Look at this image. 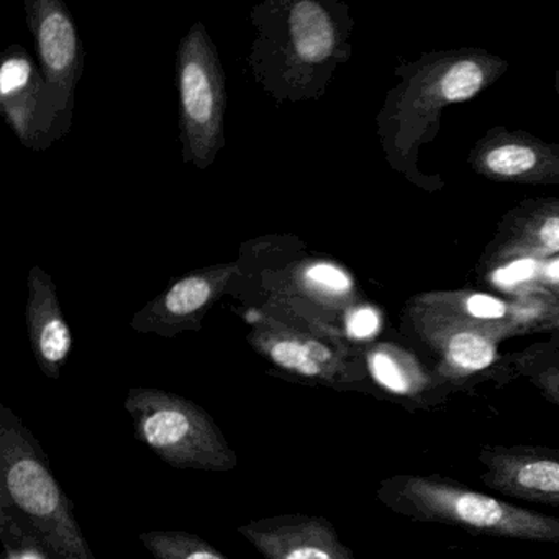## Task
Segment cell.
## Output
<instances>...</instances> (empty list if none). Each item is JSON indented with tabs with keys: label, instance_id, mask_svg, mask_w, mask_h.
Returning <instances> with one entry per match:
<instances>
[{
	"label": "cell",
	"instance_id": "30bf717a",
	"mask_svg": "<svg viewBox=\"0 0 559 559\" xmlns=\"http://www.w3.org/2000/svg\"><path fill=\"white\" fill-rule=\"evenodd\" d=\"M435 346L443 361V372L451 379L479 374L497 361L492 336L474 329H454L435 336Z\"/></svg>",
	"mask_w": 559,
	"mask_h": 559
},
{
	"label": "cell",
	"instance_id": "2e32d148",
	"mask_svg": "<svg viewBox=\"0 0 559 559\" xmlns=\"http://www.w3.org/2000/svg\"><path fill=\"white\" fill-rule=\"evenodd\" d=\"M484 70L476 61L463 60L451 64L440 83H438V96L444 104L466 103L473 99L483 90Z\"/></svg>",
	"mask_w": 559,
	"mask_h": 559
},
{
	"label": "cell",
	"instance_id": "5bb4252c",
	"mask_svg": "<svg viewBox=\"0 0 559 559\" xmlns=\"http://www.w3.org/2000/svg\"><path fill=\"white\" fill-rule=\"evenodd\" d=\"M140 542L155 559H228L211 543L179 530L140 533Z\"/></svg>",
	"mask_w": 559,
	"mask_h": 559
},
{
	"label": "cell",
	"instance_id": "9c48e42d",
	"mask_svg": "<svg viewBox=\"0 0 559 559\" xmlns=\"http://www.w3.org/2000/svg\"><path fill=\"white\" fill-rule=\"evenodd\" d=\"M27 317L32 346L41 371L48 378H60L61 366L70 355L73 338L58 306L55 286L40 267L31 273Z\"/></svg>",
	"mask_w": 559,
	"mask_h": 559
},
{
	"label": "cell",
	"instance_id": "d4e9b609",
	"mask_svg": "<svg viewBox=\"0 0 559 559\" xmlns=\"http://www.w3.org/2000/svg\"><path fill=\"white\" fill-rule=\"evenodd\" d=\"M545 276L551 281H559V260L552 261L546 266Z\"/></svg>",
	"mask_w": 559,
	"mask_h": 559
},
{
	"label": "cell",
	"instance_id": "5b68a950",
	"mask_svg": "<svg viewBox=\"0 0 559 559\" xmlns=\"http://www.w3.org/2000/svg\"><path fill=\"white\" fill-rule=\"evenodd\" d=\"M480 479L489 489L525 500L559 507V450L543 447H484Z\"/></svg>",
	"mask_w": 559,
	"mask_h": 559
},
{
	"label": "cell",
	"instance_id": "277c9868",
	"mask_svg": "<svg viewBox=\"0 0 559 559\" xmlns=\"http://www.w3.org/2000/svg\"><path fill=\"white\" fill-rule=\"evenodd\" d=\"M179 96L186 152L195 165L205 168L222 146L225 94L214 47L202 25H195L182 41Z\"/></svg>",
	"mask_w": 559,
	"mask_h": 559
},
{
	"label": "cell",
	"instance_id": "d6986e66",
	"mask_svg": "<svg viewBox=\"0 0 559 559\" xmlns=\"http://www.w3.org/2000/svg\"><path fill=\"white\" fill-rule=\"evenodd\" d=\"M304 283L317 294L330 297H343L353 290V281L348 273L332 263H313L302 274Z\"/></svg>",
	"mask_w": 559,
	"mask_h": 559
},
{
	"label": "cell",
	"instance_id": "3957f363",
	"mask_svg": "<svg viewBox=\"0 0 559 559\" xmlns=\"http://www.w3.org/2000/svg\"><path fill=\"white\" fill-rule=\"evenodd\" d=\"M126 411L139 440L169 466L212 473L237 467V454L214 418L189 399L162 389L133 388Z\"/></svg>",
	"mask_w": 559,
	"mask_h": 559
},
{
	"label": "cell",
	"instance_id": "8fae6325",
	"mask_svg": "<svg viewBox=\"0 0 559 559\" xmlns=\"http://www.w3.org/2000/svg\"><path fill=\"white\" fill-rule=\"evenodd\" d=\"M289 34L294 51L304 63H323L335 50V25L329 12L312 0H302L293 5Z\"/></svg>",
	"mask_w": 559,
	"mask_h": 559
},
{
	"label": "cell",
	"instance_id": "603a6c76",
	"mask_svg": "<svg viewBox=\"0 0 559 559\" xmlns=\"http://www.w3.org/2000/svg\"><path fill=\"white\" fill-rule=\"evenodd\" d=\"M530 378L549 402L559 405V362L546 365L545 368L533 372Z\"/></svg>",
	"mask_w": 559,
	"mask_h": 559
},
{
	"label": "cell",
	"instance_id": "ba28073f",
	"mask_svg": "<svg viewBox=\"0 0 559 559\" xmlns=\"http://www.w3.org/2000/svg\"><path fill=\"white\" fill-rule=\"evenodd\" d=\"M32 31L37 41L41 70L57 93H71L80 70V38L70 14L60 2L31 5Z\"/></svg>",
	"mask_w": 559,
	"mask_h": 559
},
{
	"label": "cell",
	"instance_id": "7c38bea8",
	"mask_svg": "<svg viewBox=\"0 0 559 559\" xmlns=\"http://www.w3.org/2000/svg\"><path fill=\"white\" fill-rule=\"evenodd\" d=\"M366 368L379 388L397 397H417L428 388V379L412 359L397 349L379 346L366 356Z\"/></svg>",
	"mask_w": 559,
	"mask_h": 559
},
{
	"label": "cell",
	"instance_id": "7a4b0ae2",
	"mask_svg": "<svg viewBox=\"0 0 559 559\" xmlns=\"http://www.w3.org/2000/svg\"><path fill=\"white\" fill-rule=\"evenodd\" d=\"M376 496L389 510L414 522L456 526L474 535L559 545V516L513 506L444 477H389Z\"/></svg>",
	"mask_w": 559,
	"mask_h": 559
},
{
	"label": "cell",
	"instance_id": "7402d4cb",
	"mask_svg": "<svg viewBox=\"0 0 559 559\" xmlns=\"http://www.w3.org/2000/svg\"><path fill=\"white\" fill-rule=\"evenodd\" d=\"M464 307L473 319L483 320V322H496L507 316L506 304L487 294H473L464 300Z\"/></svg>",
	"mask_w": 559,
	"mask_h": 559
},
{
	"label": "cell",
	"instance_id": "e0dca14e",
	"mask_svg": "<svg viewBox=\"0 0 559 559\" xmlns=\"http://www.w3.org/2000/svg\"><path fill=\"white\" fill-rule=\"evenodd\" d=\"M0 535L5 559H50L34 533L4 507H0Z\"/></svg>",
	"mask_w": 559,
	"mask_h": 559
},
{
	"label": "cell",
	"instance_id": "ffe728a7",
	"mask_svg": "<svg viewBox=\"0 0 559 559\" xmlns=\"http://www.w3.org/2000/svg\"><path fill=\"white\" fill-rule=\"evenodd\" d=\"M538 261L533 260V258H523V260L512 261L507 266L499 267L492 274V281L499 287L512 289V287L522 286V284L532 281L538 274Z\"/></svg>",
	"mask_w": 559,
	"mask_h": 559
},
{
	"label": "cell",
	"instance_id": "6da1fadb",
	"mask_svg": "<svg viewBox=\"0 0 559 559\" xmlns=\"http://www.w3.org/2000/svg\"><path fill=\"white\" fill-rule=\"evenodd\" d=\"M0 507L34 533L50 559H96L34 435L0 405Z\"/></svg>",
	"mask_w": 559,
	"mask_h": 559
},
{
	"label": "cell",
	"instance_id": "cb8c5ba5",
	"mask_svg": "<svg viewBox=\"0 0 559 559\" xmlns=\"http://www.w3.org/2000/svg\"><path fill=\"white\" fill-rule=\"evenodd\" d=\"M536 245L545 254L559 253V215L546 218L536 230Z\"/></svg>",
	"mask_w": 559,
	"mask_h": 559
},
{
	"label": "cell",
	"instance_id": "44dd1931",
	"mask_svg": "<svg viewBox=\"0 0 559 559\" xmlns=\"http://www.w3.org/2000/svg\"><path fill=\"white\" fill-rule=\"evenodd\" d=\"M346 333L353 340H369L378 335L381 317L371 307H358L346 317Z\"/></svg>",
	"mask_w": 559,
	"mask_h": 559
},
{
	"label": "cell",
	"instance_id": "4fadbf2b",
	"mask_svg": "<svg viewBox=\"0 0 559 559\" xmlns=\"http://www.w3.org/2000/svg\"><path fill=\"white\" fill-rule=\"evenodd\" d=\"M224 276L222 274H218V276L192 274V276L178 281L163 296V312L168 319L173 320H185L188 317L195 316L211 302Z\"/></svg>",
	"mask_w": 559,
	"mask_h": 559
},
{
	"label": "cell",
	"instance_id": "9a60e30c",
	"mask_svg": "<svg viewBox=\"0 0 559 559\" xmlns=\"http://www.w3.org/2000/svg\"><path fill=\"white\" fill-rule=\"evenodd\" d=\"M34 68L24 55H12L0 70V96L8 117L17 112L19 104L27 103L34 86Z\"/></svg>",
	"mask_w": 559,
	"mask_h": 559
},
{
	"label": "cell",
	"instance_id": "52a82bcc",
	"mask_svg": "<svg viewBox=\"0 0 559 559\" xmlns=\"http://www.w3.org/2000/svg\"><path fill=\"white\" fill-rule=\"evenodd\" d=\"M254 348L281 371L325 384H348L358 372L332 346L286 329H261L251 336Z\"/></svg>",
	"mask_w": 559,
	"mask_h": 559
},
{
	"label": "cell",
	"instance_id": "8992f818",
	"mask_svg": "<svg viewBox=\"0 0 559 559\" xmlns=\"http://www.w3.org/2000/svg\"><path fill=\"white\" fill-rule=\"evenodd\" d=\"M238 533L264 559H358L323 516L281 515L253 520Z\"/></svg>",
	"mask_w": 559,
	"mask_h": 559
},
{
	"label": "cell",
	"instance_id": "ac0fdd59",
	"mask_svg": "<svg viewBox=\"0 0 559 559\" xmlns=\"http://www.w3.org/2000/svg\"><path fill=\"white\" fill-rule=\"evenodd\" d=\"M536 153L525 145H502L487 153L486 168L493 175L515 178L535 168Z\"/></svg>",
	"mask_w": 559,
	"mask_h": 559
}]
</instances>
